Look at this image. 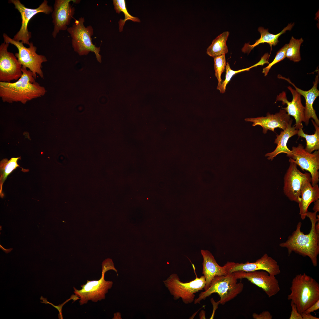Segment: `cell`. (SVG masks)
Masks as SVG:
<instances>
[{"label":"cell","instance_id":"obj_1","mask_svg":"<svg viewBox=\"0 0 319 319\" xmlns=\"http://www.w3.org/2000/svg\"><path fill=\"white\" fill-rule=\"evenodd\" d=\"M317 212L308 211L306 216L311 222L309 233L305 234L300 230L302 223L299 222L296 229L287 240L279 244L280 247L287 249L289 256L294 251L303 256H308L313 266L317 265V256L319 253V218H317Z\"/></svg>","mask_w":319,"mask_h":319},{"label":"cell","instance_id":"obj_2","mask_svg":"<svg viewBox=\"0 0 319 319\" xmlns=\"http://www.w3.org/2000/svg\"><path fill=\"white\" fill-rule=\"evenodd\" d=\"M22 71L21 77L16 82H0V97L3 102L25 104L46 94V89L36 82L32 71L22 66Z\"/></svg>","mask_w":319,"mask_h":319},{"label":"cell","instance_id":"obj_3","mask_svg":"<svg viewBox=\"0 0 319 319\" xmlns=\"http://www.w3.org/2000/svg\"><path fill=\"white\" fill-rule=\"evenodd\" d=\"M290 293L287 299L296 306L301 314L319 300V284L305 273L297 274L293 279Z\"/></svg>","mask_w":319,"mask_h":319},{"label":"cell","instance_id":"obj_4","mask_svg":"<svg viewBox=\"0 0 319 319\" xmlns=\"http://www.w3.org/2000/svg\"><path fill=\"white\" fill-rule=\"evenodd\" d=\"M237 280L233 273L226 275L215 276L209 288L201 292L198 297L194 299V304H200L202 300H205L213 293H217L220 297L219 301L220 304H225L242 291L244 284L241 282H238Z\"/></svg>","mask_w":319,"mask_h":319},{"label":"cell","instance_id":"obj_5","mask_svg":"<svg viewBox=\"0 0 319 319\" xmlns=\"http://www.w3.org/2000/svg\"><path fill=\"white\" fill-rule=\"evenodd\" d=\"M84 22V18L80 17L78 19H76L72 26L67 30L71 38L72 47L80 56L87 55L90 52H94L98 61L101 63L100 48L96 47L92 41L93 29L90 25L85 27Z\"/></svg>","mask_w":319,"mask_h":319},{"label":"cell","instance_id":"obj_6","mask_svg":"<svg viewBox=\"0 0 319 319\" xmlns=\"http://www.w3.org/2000/svg\"><path fill=\"white\" fill-rule=\"evenodd\" d=\"M165 286L175 300L181 298L185 304L191 303L194 300L195 294L204 288L206 280L203 275L188 282L183 283L175 273L171 274L163 281Z\"/></svg>","mask_w":319,"mask_h":319},{"label":"cell","instance_id":"obj_7","mask_svg":"<svg viewBox=\"0 0 319 319\" xmlns=\"http://www.w3.org/2000/svg\"><path fill=\"white\" fill-rule=\"evenodd\" d=\"M3 36L4 42L12 44L17 48L18 52L16 53L15 55L22 66L29 69L33 73L35 79L37 74L43 78L42 64L46 62L47 59L44 56L37 53V47L34 45L33 43H30L29 47L26 48L22 42L14 40L5 33L3 34Z\"/></svg>","mask_w":319,"mask_h":319},{"label":"cell","instance_id":"obj_8","mask_svg":"<svg viewBox=\"0 0 319 319\" xmlns=\"http://www.w3.org/2000/svg\"><path fill=\"white\" fill-rule=\"evenodd\" d=\"M8 2L14 5L15 8L20 13L22 19L21 27L13 39L29 45L30 43L29 40L31 37V33L28 29L29 22L33 16L38 13L42 12L48 14L52 12L53 8L48 5L47 0H44L38 8L35 9L26 7L19 0H9Z\"/></svg>","mask_w":319,"mask_h":319},{"label":"cell","instance_id":"obj_9","mask_svg":"<svg viewBox=\"0 0 319 319\" xmlns=\"http://www.w3.org/2000/svg\"><path fill=\"white\" fill-rule=\"evenodd\" d=\"M289 162V165L284 178V192L291 201L298 203L301 199L302 187L306 181H311V176L309 172H301L297 165L290 158Z\"/></svg>","mask_w":319,"mask_h":319},{"label":"cell","instance_id":"obj_10","mask_svg":"<svg viewBox=\"0 0 319 319\" xmlns=\"http://www.w3.org/2000/svg\"><path fill=\"white\" fill-rule=\"evenodd\" d=\"M107 271L102 269L101 278L98 280H87L85 284L81 286L82 289L78 290L73 287L74 293L76 296L79 297L80 305L86 304L89 300L94 302L105 299V294L112 287V281H106L105 274Z\"/></svg>","mask_w":319,"mask_h":319},{"label":"cell","instance_id":"obj_11","mask_svg":"<svg viewBox=\"0 0 319 319\" xmlns=\"http://www.w3.org/2000/svg\"><path fill=\"white\" fill-rule=\"evenodd\" d=\"M291 160L299 166L302 170L308 171L310 174L311 184L313 186L317 184L319 181V151L313 153L306 151L302 144L292 147Z\"/></svg>","mask_w":319,"mask_h":319},{"label":"cell","instance_id":"obj_12","mask_svg":"<svg viewBox=\"0 0 319 319\" xmlns=\"http://www.w3.org/2000/svg\"><path fill=\"white\" fill-rule=\"evenodd\" d=\"M9 43L5 42L0 45V82H10L18 80L22 76V66L15 55L8 51Z\"/></svg>","mask_w":319,"mask_h":319},{"label":"cell","instance_id":"obj_13","mask_svg":"<svg viewBox=\"0 0 319 319\" xmlns=\"http://www.w3.org/2000/svg\"><path fill=\"white\" fill-rule=\"evenodd\" d=\"M225 265L228 274L237 271L251 272L259 270L266 271L274 276L281 273L277 262L266 253L255 262L248 261L244 263L228 261Z\"/></svg>","mask_w":319,"mask_h":319},{"label":"cell","instance_id":"obj_14","mask_svg":"<svg viewBox=\"0 0 319 319\" xmlns=\"http://www.w3.org/2000/svg\"><path fill=\"white\" fill-rule=\"evenodd\" d=\"M233 273L237 279H246L251 283L261 288L268 297L275 295L280 290L278 281L275 276L270 275L266 271H237Z\"/></svg>","mask_w":319,"mask_h":319},{"label":"cell","instance_id":"obj_15","mask_svg":"<svg viewBox=\"0 0 319 319\" xmlns=\"http://www.w3.org/2000/svg\"><path fill=\"white\" fill-rule=\"evenodd\" d=\"M80 0H56L54 4V9L52 12V22L54 25L52 35L54 38L61 30H67L68 26L75 14V8L71 5L70 2L78 4Z\"/></svg>","mask_w":319,"mask_h":319},{"label":"cell","instance_id":"obj_16","mask_svg":"<svg viewBox=\"0 0 319 319\" xmlns=\"http://www.w3.org/2000/svg\"><path fill=\"white\" fill-rule=\"evenodd\" d=\"M287 88L292 95V100L289 101L285 92L283 91L277 95L275 103L280 101L282 102L283 105H287V107L282 108L284 109L289 115L294 117L296 122L294 125L297 129H299L301 127H303L302 122H305V108L302 104L300 95L291 86H289Z\"/></svg>","mask_w":319,"mask_h":319},{"label":"cell","instance_id":"obj_17","mask_svg":"<svg viewBox=\"0 0 319 319\" xmlns=\"http://www.w3.org/2000/svg\"><path fill=\"white\" fill-rule=\"evenodd\" d=\"M290 119V116L281 108L275 114L268 113L265 117L246 118L245 120L252 122L253 126H261L263 128V133L266 134L268 130L275 132V129L277 128L285 130Z\"/></svg>","mask_w":319,"mask_h":319},{"label":"cell","instance_id":"obj_18","mask_svg":"<svg viewBox=\"0 0 319 319\" xmlns=\"http://www.w3.org/2000/svg\"><path fill=\"white\" fill-rule=\"evenodd\" d=\"M317 71V74L315 76L314 81L313 82V86L311 89L307 91L303 90L298 88L291 81L289 78L282 77L280 74L278 75V77L279 78L284 79L292 84L294 87L296 91L301 95H302L304 97L305 100L304 111L305 115L304 123L306 126L308 125L310 119L312 118L313 119L315 123L319 126V120L313 106L315 100L319 96V91L317 89V86L319 81V72L318 70Z\"/></svg>","mask_w":319,"mask_h":319},{"label":"cell","instance_id":"obj_19","mask_svg":"<svg viewBox=\"0 0 319 319\" xmlns=\"http://www.w3.org/2000/svg\"><path fill=\"white\" fill-rule=\"evenodd\" d=\"M201 253L203 259L202 274L205 278L206 284L204 289L206 290L209 287L215 276L226 275L228 274L225 265L223 266H219L209 251L201 250Z\"/></svg>","mask_w":319,"mask_h":319},{"label":"cell","instance_id":"obj_20","mask_svg":"<svg viewBox=\"0 0 319 319\" xmlns=\"http://www.w3.org/2000/svg\"><path fill=\"white\" fill-rule=\"evenodd\" d=\"M293 120L291 119L287 125L286 129L281 131L279 134H277L274 143L277 145L275 149L272 152L266 153L265 157L267 159L272 161L279 154L284 153L288 157L290 156L292 152L287 147L288 141L290 138L297 134L298 129L294 125L292 126Z\"/></svg>","mask_w":319,"mask_h":319},{"label":"cell","instance_id":"obj_21","mask_svg":"<svg viewBox=\"0 0 319 319\" xmlns=\"http://www.w3.org/2000/svg\"><path fill=\"white\" fill-rule=\"evenodd\" d=\"M319 198V187L317 184L313 186L311 181H308L303 185L301 190V199L298 203L301 218L304 219L310 204Z\"/></svg>","mask_w":319,"mask_h":319},{"label":"cell","instance_id":"obj_22","mask_svg":"<svg viewBox=\"0 0 319 319\" xmlns=\"http://www.w3.org/2000/svg\"><path fill=\"white\" fill-rule=\"evenodd\" d=\"M294 25V23L289 24L284 28L282 30L276 34H273L269 32L268 29H265L263 27H259L258 29V31L261 34L260 38L257 40L255 43L251 45L249 43H245L242 49V51L245 53L249 54L251 51L255 47L261 43H267L270 45L271 51L272 46L276 45L279 42L278 38L283 34L285 33L287 30H290Z\"/></svg>","mask_w":319,"mask_h":319},{"label":"cell","instance_id":"obj_23","mask_svg":"<svg viewBox=\"0 0 319 319\" xmlns=\"http://www.w3.org/2000/svg\"><path fill=\"white\" fill-rule=\"evenodd\" d=\"M229 34L228 31L224 32L217 37L207 48V53L214 58L227 53L226 41Z\"/></svg>","mask_w":319,"mask_h":319},{"label":"cell","instance_id":"obj_24","mask_svg":"<svg viewBox=\"0 0 319 319\" xmlns=\"http://www.w3.org/2000/svg\"><path fill=\"white\" fill-rule=\"evenodd\" d=\"M311 122L315 128L314 133L312 135L305 134L302 130L303 127L300 128L298 130L297 135L299 137L305 138L306 140V146L305 150L310 153H312L314 151L319 149V127L313 120Z\"/></svg>","mask_w":319,"mask_h":319},{"label":"cell","instance_id":"obj_25","mask_svg":"<svg viewBox=\"0 0 319 319\" xmlns=\"http://www.w3.org/2000/svg\"><path fill=\"white\" fill-rule=\"evenodd\" d=\"M20 158V157H12L9 160L5 158L0 162V194L1 197L2 198L4 196L2 192L3 184L7 176L14 170L19 167L17 161Z\"/></svg>","mask_w":319,"mask_h":319},{"label":"cell","instance_id":"obj_26","mask_svg":"<svg viewBox=\"0 0 319 319\" xmlns=\"http://www.w3.org/2000/svg\"><path fill=\"white\" fill-rule=\"evenodd\" d=\"M113 1L116 12L119 14L121 12H122L125 15L124 19H120L118 22L120 32L123 31V27L126 22L127 20H131L134 22H140V20L139 18L131 15L129 13L126 8L125 0H113Z\"/></svg>","mask_w":319,"mask_h":319},{"label":"cell","instance_id":"obj_27","mask_svg":"<svg viewBox=\"0 0 319 319\" xmlns=\"http://www.w3.org/2000/svg\"><path fill=\"white\" fill-rule=\"evenodd\" d=\"M303 41L302 38L297 39L292 36L288 44L286 51V57L290 60L294 62L300 61L301 60L300 48Z\"/></svg>","mask_w":319,"mask_h":319},{"label":"cell","instance_id":"obj_28","mask_svg":"<svg viewBox=\"0 0 319 319\" xmlns=\"http://www.w3.org/2000/svg\"><path fill=\"white\" fill-rule=\"evenodd\" d=\"M265 64L264 60L261 59L260 61L255 64L247 68L234 71L232 70L229 64L227 63L226 66V76L225 79L223 80L221 84H218L217 89L219 90L222 93H224L225 92L226 86L232 77L235 74L242 71H248L250 69L258 65H263Z\"/></svg>","mask_w":319,"mask_h":319},{"label":"cell","instance_id":"obj_29","mask_svg":"<svg viewBox=\"0 0 319 319\" xmlns=\"http://www.w3.org/2000/svg\"><path fill=\"white\" fill-rule=\"evenodd\" d=\"M214 69L215 76L218 80V84L221 83L223 80L221 79L222 74L224 71L226 65L225 54L214 57Z\"/></svg>","mask_w":319,"mask_h":319},{"label":"cell","instance_id":"obj_30","mask_svg":"<svg viewBox=\"0 0 319 319\" xmlns=\"http://www.w3.org/2000/svg\"><path fill=\"white\" fill-rule=\"evenodd\" d=\"M288 44H286L280 49L276 53V55L274 60L266 67L263 69L262 73L266 76L271 67L275 64L283 60L286 57V51L288 47Z\"/></svg>","mask_w":319,"mask_h":319},{"label":"cell","instance_id":"obj_31","mask_svg":"<svg viewBox=\"0 0 319 319\" xmlns=\"http://www.w3.org/2000/svg\"><path fill=\"white\" fill-rule=\"evenodd\" d=\"M104 269L107 271L108 270H113L117 273V270L115 269L112 260L108 258L105 259L102 263V268Z\"/></svg>","mask_w":319,"mask_h":319},{"label":"cell","instance_id":"obj_32","mask_svg":"<svg viewBox=\"0 0 319 319\" xmlns=\"http://www.w3.org/2000/svg\"><path fill=\"white\" fill-rule=\"evenodd\" d=\"M253 318L254 319H272V316L268 311L262 312L260 314L253 313L252 315Z\"/></svg>","mask_w":319,"mask_h":319},{"label":"cell","instance_id":"obj_33","mask_svg":"<svg viewBox=\"0 0 319 319\" xmlns=\"http://www.w3.org/2000/svg\"><path fill=\"white\" fill-rule=\"evenodd\" d=\"M291 306L292 311L289 319H303L301 314L298 311L296 306L292 301L291 302Z\"/></svg>","mask_w":319,"mask_h":319},{"label":"cell","instance_id":"obj_34","mask_svg":"<svg viewBox=\"0 0 319 319\" xmlns=\"http://www.w3.org/2000/svg\"><path fill=\"white\" fill-rule=\"evenodd\" d=\"M319 309V300L315 303L306 309L304 312L305 313H310Z\"/></svg>","mask_w":319,"mask_h":319},{"label":"cell","instance_id":"obj_35","mask_svg":"<svg viewBox=\"0 0 319 319\" xmlns=\"http://www.w3.org/2000/svg\"><path fill=\"white\" fill-rule=\"evenodd\" d=\"M303 319H319V318L315 317L310 313H303L301 314Z\"/></svg>","mask_w":319,"mask_h":319},{"label":"cell","instance_id":"obj_36","mask_svg":"<svg viewBox=\"0 0 319 319\" xmlns=\"http://www.w3.org/2000/svg\"><path fill=\"white\" fill-rule=\"evenodd\" d=\"M314 212H317L319 211V200H316L314 202V205L313 208Z\"/></svg>","mask_w":319,"mask_h":319},{"label":"cell","instance_id":"obj_37","mask_svg":"<svg viewBox=\"0 0 319 319\" xmlns=\"http://www.w3.org/2000/svg\"><path fill=\"white\" fill-rule=\"evenodd\" d=\"M200 319H206L205 311L204 310H202L199 314Z\"/></svg>","mask_w":319,"mask_h":319}]
</instances>
